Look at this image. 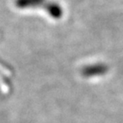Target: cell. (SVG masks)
I'll list each match as a JSON object with an SVG mask.
<instances>
[{"instance_id":"6da1fadb","label":"cell","mask_w":123,"mask_h":123,"mask_svg":"<svg viewBox=\"0 0 123 123\" xmlns=\"http://www.w3.org/2000/svg\"><path fill=\"white\" fill-rule=\"evenodd\" d=\"M44 0H17L16 4L18 6H20V8H24L26 6H33L37 5V4L42 3Z\"/></svg>"}]
</instances>
